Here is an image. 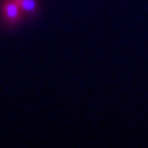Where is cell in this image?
Returning a JSON list of instances; mask_svg holds the SVG:
<instances>
[{
    "instance_id": "6da1fadb",
    "label": "cell",
    "mask_w": 148,
    "mask_h": 148,
    "mask_svg": "<svg viewBox=\"0 0 148 148\" xmlns=\"http://www.w3.org/2000/svg\"><path fill=\"white\" fill-rule=\"evenodd\" d=\"M4 13H5V16H7L9 20H12V21L17 20L18 16H20V5L17 4L16 0L7 3L5 7H4Z\"/></svg>"
},
{
    "instance_id": "7a4b0ae2",
    "label": "cell",
    "mask_w": 148,
    "mask_h": 148,
    "mask_svg": "<svg viewBox=\"0 0 148 148\" xmlns=\"http://www.w3.org/2000/svg\"><path fill=\"white\" fill-rule=\"evenodd\" d=\"M17 4L20 5V8L25 10H34L35 8V1L34 0H16Z\"/></svg>"
}]
</instances>
